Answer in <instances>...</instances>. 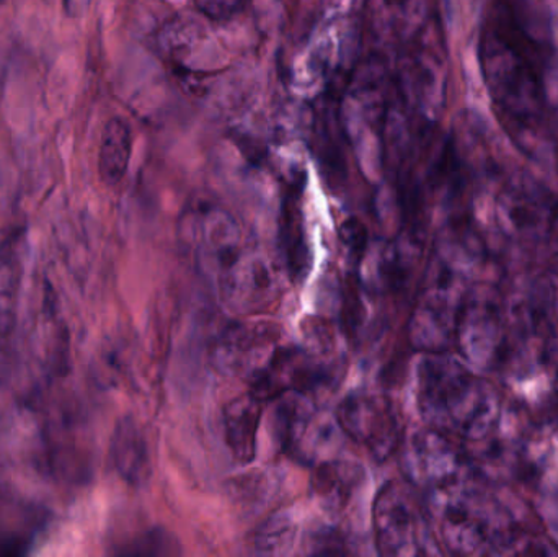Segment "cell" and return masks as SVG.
<instances>
[{
    "mask_svg": "<svg viewBox=\"0 0 558 557\" xmlns=\"http://www.w3.org/2000/svg\"><path fill=\"white\" fill-rule=\"evenodd\" d=\"M478 52L485 85L508 130L536 134L547 113V48L513 0L492 5Z\"/></svg>",
    "mask_w": 558,
    "mask_h": 557,
    "instance_id": "cell-1",
    "label": "cell"
},
{
    "mask_svg": "<svg viewBox=\"0 0 558 557\" xmlns=\"http://www.w3.org/2000/svg\"><path fill=\"white\" fill-rule=\"evenodd\" d=\"M416 404L429 428L475 444L488 440L500 419L494 386L445 352L418 363Z\"/></svg>",
    "mask_w": 558,
    "mask_h": 557,
    "instance_id": "cell-2",
    "label": "cell"
},
{
    "mask_svg": "<svg viewBox=\"0 0 558 557\" xmlns=\"http://www.w3.org/2000/svg\"><path fill=\"white\" fill-rule=\"evenodd\" d=\"M438 516L442 543L454 555L508 553L517 546L518 533L505 513L492 502L472 477L429 493Z\"/></svg>",
    "mask_w": 558,
    "mask_h": 557,
    "instance_id": "cell-3",
    "label": "cell"
},
{
    "mask_svg": "<svg viewBox=\"0 0 558 557\" xmlns=\"http://www.w3.org/2000/svg\"><path fill=\"white\" fill-rule=\"evenodd\" d=\"M464 277L433 258L428 283L410 316L409 339L413 349L442 353L454 346L459 313L469 291Z\"/></svg>",
    "mask_w": 558,
    "mask_h": 557,
    "instance_id": "cell-4",
    "label": "cell"
},
{
    "mask_svg": "<svg viewBox=\"0 0 558 557\" xmlns=\"http://www.w3.org/2000/svg\"><path fill=\"white\" fill-rule=\"evenodd\" d=\"M373 529L379 555L409 557L435 555L423 507L409 484L389 481L377 494Z\"/></svg>",
    "mask_w": 558,
    "mask_h": 557,
    "instance_id": "cell-5",
    "label": "cell"
},
{
    "mask_svg": "<svg viewBox=\"0 0 558 557\" xmlns=\"http://www.w3.org/2000/svg\"><path fill=\"white\" fill-rule=\"evenodd\" d=\"M219 300L231 313L248 316L277 303L281 284L277 265L255 245H247L215 277Z\"/></svg>",
    "mask_w": 558,
    "mask_h": 557,
    "instance_id": "cell-6",
    "label": "cell"
},
{
    "mask_svg": "<svg viewBox=\"0 0 558 557\" xmlns=\"http://www.w3.org/2000/svg\"><path fill=\"white\" fill-rule=\"evenodd\" d=\"M335 421L347 437L376 461H387L400 445V421L392 401L377 392L356 391L338 404Z\"/></svg>",
    "mask_w": 558,
    "mask_h": 557,
    "instance_id": "cell-7",
    "label": "cell"
},
{
    "mask_svg": "<svg viewBox=\"0 0 558 557\" xmlns=\"http://www.w3.org/2000/svg\"><path fill=\"white\" fill-rule=\"evenodd\" d=\"M183 232L199 268L211 280L251 245L238 219L213 203L202 202L190 208L183 219Z\"/></svg>",
    "mask_w": 558,
    "mask_h": 557,
    "instance_id": "cell-8",
    "label": "cell"
},
{
    "mask_svg": "<svg viewBox=\"0 0 558 557\" xmlns=\"http://www.w3.org/2000/svg\"><path fill=\"white\" fill-rule=\"evenodd\" d=\"M403 468L410 483L428 493L472 477L468 455L449 435L429 427L410 438L403 451Z\"/></svg>",
    "mask_w": 558,
    "mask_h": 557,
    "instance_id": "cell-9",
    "label": "cell"
},
{
    "mask_svg": "<svg viewBox=\"0 0 558 557\" xmlns=\"http://www.w3.org/2000/svg\"><path fill=\"white\" fill-rule=\"evenodd\" d=\"M281 347V327L267 320L232 323L213 347V363L228 376L252 379L274 360Z\"/></svg>",
    "mask_w": 558,
    "mask_h": 557,
    "instance_id": "cell-10",
    "label": "cell"
},
{
    "mask_svg": "<svg viewBox=\"0 0 558 557\" xmlns=\"http://www.w3.org/2000/svg\"><path fill=\"white\" fill-rule=\"evenodd\" d=\"M454 346L465 362L477 368H490L505 349V327L500 307L485 291H468L458 326Z\"/></svg>",
    "mask_w": 558,
    "mask_h": 557,
    "instance_id": "cell-11",
    "label": "cell"
},
{
    "mask_svg": "<svg viewBox=\"0 0 558 557\" xmlns=\"http://www.w3.org/2000/svg\"><path fill=\"white\" fill-rule=\"evenodd\" d=\"M367 25L377 41L407 48L438 35L436 0H367Z\"/></svg>",
    "mask_w": 558,
    "mask_h": 557,
    "instance_id": "cell-12",
    "label": "cell"
},
{
    "mask_svg": "<svg viewBox=\"0 0 558 557\" xmlns=\"http://www.w3.org/2000/svg\"><path fill=\"white\" fill-rule=\"evenodd\" d=\"M550 206L546 192L530 180H514L498 196V221L514 235L533 234L549 219Z\"/></svg>",
    "mask_w": 558,
    "mask_h": 557,
    "instance_id": "cell-13",
    "label": "cell"
},
{
    "mask_svg": "<svg viewBox=\"0 0 558 557\" xmlns=\"http://www.w3.org/2000/svg\"><path fill=\"white\" fill-rule=\"evenodd\" d=\"M275 401L277 405L271 417L275 441L282 453L302 458L320 415L308 401V396L302 392H284Z\"/></svg>",
    "mask_w": 558,
    "mask_h": 557,
    "instance_id": "cell-14",
    "label": "cell"
},
{
    "mask_svg": "<svg viewBox=\"0 0 558 557\" xmlns=\"http://www.w3.org/2000/svg\"><path fill=\"white\" fill-rule=\"evenodd\" d=\"M361 464L344 460H325L315 467L311 493L322 510L338 516L343 512L364 483Z\"/></svg>",
    "mask_w": 558,
    "mask_h": 557,
    "instance_id": "cell-15",
    "label": "cell"
},
{
    "mask_svg": "<svg viewBox=\"0 0 558 557\" xmlns=\"http://www.w3.org/2000/svg\"><path fill=\"white\" fill-rule=\"evenodd\" d=\"M111 458L121 480L130 486L141 487L153 476L149 445L133 417L118 421L111 437Z\"/></svg>",
    "mask_w": 558,
    "mask_h": 557,
    "instance_id": "cell-16",
    "label": "cell"
},
{
    "mask_svg": "<svg viewBox=\"0 0 558 557\" xmlns=\"http://www.w3.org/2000/svg\"><path fill=\"white\" fill-rule=\"evenodd\" d=\"M299 198H301V189L295 183H291L282 198L281 218H279L282 257H284L289 277L294 281H301L311 270L312 264Z\"/></svg>",
    "mask_w": 558,
    "mask_h": 557,
    "instance_id": "cell-17",
    "label": "cell"
},
{
    "mask_svg": "<svg viewBox=\"0 0 558 557\" xmlns=\"http://www.w3.org/2000/svg\"><path fill=\"white\" fill-rule=\"evenodd\" d=\"M264 401L254 392L235 398L225 409L226 444L238 463L254 461Z\"/></svg>",
    "mask_w": 558,
    "mask_h": 557,
    "instance_id": "cell-18",
    "label": "cell"
},
{
    "mask_svg": "<svg viewBox=\"0 0 558 557\" xmlns=\"http://www.w3.org/2000/svg\"><path fill=\"white\" fill-rule=\"evenodd\" d=\"M133 154V131L124 118L107 121L98 149V172L107 185L114 186L126 175Z\"/></svg>",
    "mask_w": 558,
    "mask_h": 557,
    "instance_id": "cell-19",
    "label": "cell"
},
{
    "mask_svg": "<svg viewBox=\"0 0 558 557\" xmlns=\"http://www.w3.org/2000/svg\"><path fill=\"white\" fill-rule=\"evenodd\" d=\"M298 523L291 510L271 513L254 535V552L260 556H284L294 545Z\"/></svg>",
    "mask_w": 558,
    "mask_h": 557,
    "instance_id": "cell-20",
    "label": "cell"
},
{
    "mask_svg": "<svg viewBox=\"0 0 558 557\" xmlns=\"http://www.w3.org/2000/svg\"><path fill=\"white\" fill-rule=\"evenodd\" d=\"M302 349L317 359L340 363V339L333 323L325 317H305L301 323Z\"/></svg>",
    "mask_w": 558,
    "mask_h": 557,
    "instance_id": "cell-21",
    "label": "cell"
},
{
    "mask_svg": "<svg viewBox=\"0 0 558 557\" xmlns=\"http://www.w3.org/2000/svg\"><path fill=\"white\" fill-rule=\"evenodd\" d=\"M341 303H343V306H341L343 332H347L348 337L357 336L361 327L364 326V320H366V304H364L360 280L354 275H350L344 281Z\"/></svg>",
    "mask_w": 558,
    "mask_h": 557,
    "instance_id": "cell-22",
    "label": "cell"
},
{
    "mask_svg": "<svg viewBox=\"0 0 558 557\" xmlns=\"http://www.w3.org/2000/svg\"><path fill=\"white\" fill-rule=\"evenodd\" d=\"M338 238L347 261L353 267H360L369 254V231L366 226L356 218L344 219L338 229Z\"/></svg>",
    "mask_w": 558,
    "mask_h": 557,
    "instance_id": "cell-23",
    "label": "cell"
},
{
    "mask_svg": "<svg viewBox=\"0 0 558 557\" xmlns=\"http://www.w3.org/2000/svg\"><path fill=\"white\" fill-rule=\"evenodd\" d=\"M307 553L314 556L350 555V543L347 536L337 529H318L312 533L307 542Z\"/></svg>",
    "mask_w": 558,
    "mask_h": 557,
    "instance_id": "cell-24",
    "label": "cell"
},
{
    "mask_svg": "<svg viewBox=\"0 0 558 557\" xmlns=\"http://www.w3.org/2000/svg\"><path fill=\"white\" fill-rule=\"evenodd\" d=\"M177 553V543L172 536L167 535L163 530H153L134 540L124 555L131 556H172Z\"/></svg>",
    "mask_w": 558,
    "mask_h": 557,
    "instance_id": "cell-25",
    "label": "cell"
},
{
    "mask_svg": "<svg viewBox=\"0 0 558 557\" xmlns=\"http://www.w3.org/2000/svg\"><path fill=\"white\" fill-rule=\"evenodd\" d=\"M248 0H195L196 9L215 22L234 19L247 7Z\"/></svg>",
    "mask_w": 558,
    "mask_h": 557,
    "instance_id": "cell-26",
    "label": "cell"
},
{
    "mask_svg": "<svg viewBox=\"0 0 558 557\" xmlns=\"http://www.w3.org/2000/svg\"><path fill=\"white\" fill-rule=\"evenodd\" d=\"M547 235L550 244L558 249V199L550 206L549 219H547Z\"/></svg>",
    "mask_w": 558,
    "mask_h": 557,
    "instance_id": "cell-27",
    "label": "cell"
}]
</instances>
